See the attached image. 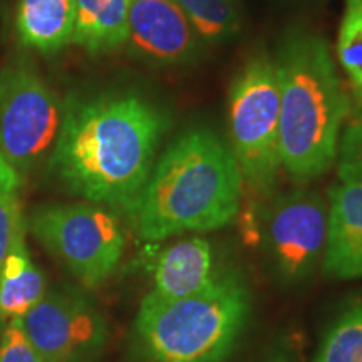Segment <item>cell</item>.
Returning <instances> with one entry per match:
<instances>
[{
	"instance_id": "cell-1",
	"label": "cell",
	"mask_w": 362,
	"mask_h": 362,
	"mask_svg": "<svg viewBox=\"0 0 362 362\" xmlns=\"http://www.w3.org/2000/svg\"><path fill=\"white\" fill-rule=\"evenodd\" d=\"M170 116L134 93L74 96L49 171L76 197L129 215L151 175Z\"/></svg>"
},
{
	"instance_id": "cell-2",
	"label": "cell",
	"mask_w": 362,
	"mask_h": 362,
	"mask_svg": "<svg viewBox=\"0 0 362 362\" xmlns=\"http://www.w3.org/2000/svg\"><path fill=\"white\" fill-rule=\"evenodd\" d=\"M243 188L228 144L210 128H193L156 158L128 216L138 237L151 243L214 232L237 218Z\"/></svg>"
},
{
	"instance_id": "cell-3",
	"label": "cell",
	"mask_w": 362,
	"mask_h": 362,
	"mask_svg": "<svg viewBox=\"0 0 362 362\" xmlns=\"http://www.w3.org/2000/svg\"><path fill=\"white\" fill-rule=\"evenodd\" d=\"M280 90V165L304 187L336 165L352 99L327 40L292 30L275 56Z\"/></svg>"
},
{
	"instance_id": "cell-4",
	"label": "cell",
	"mask_w": 362,
	"mask_h": 362,
	"mask_svg": "<svg viewBox=\"0 0 362 362\" xmlns=\"http://www.w3.org/2000/svg\"><path fill=\"white\" fill-rule=\"evenodd\" d=\"M252 297L235 272H218L214 284L183 298L149 292L134 320L146 362H225L245 332Z\"/></svg>"
},
{
	"instance_id": "cell-5",
	"label": "cell",
	"mask_w": 362,
	"mask_h": 362,
	"mask_svg": "<svg viewBox=\"0 0 362 362\" xmlns=\"http://www.w3.org/2000/svg\"><path fill=\"white\" fill-rule=\"evenodd\" d=\"M230 149L243 185L267 197L280 165V90L275 57L257 52L240 67L226 103Z\"/></svg>"
},
{
	"instance_id": "cell-6",
	"label": "cell",
	"mask_w": 362,
	"mask_h": 362,
	"mask_svg": "<svg viewBox=\"0 0 362 362\" xmlns=\"http://www.w3.org/2000/svg\"><path fill=\"white\" fill-rule=\"evenodd\" d=\"M29 228L40 245L89 288L115 274L124 252L119 218L96 203L40 206L30 215Z\"/></svg>"
},
{
	"instance_id": "cell-7",
	"label": "cell",
	"mask_w": 362,
	"mask_h": 362,
	"mask_svg": "<svg viewBox=\"0 0 362 362\" xmlns=\"http://www.w3.org/2000/svg\"><path fill=\"white\" fill-rule=\"evenodd\" d=\"M64 115V103L27 61L0 71V158L24 185L49 161Z\"/></svg>"
},
{
	"instance_id": "cell-8",
	"label": "cell",
	"mask_w": 362,
	"mask_h": 362,
	"mask_svg": "<svg viewBox=\"0 0 362 362\" xmlns=\"http://www.w3.org/2000/svg\"><path fill=\"white\" fill-rule=\"evenodd\" d=\"M329 205L317 192L297 188L280 194L265 216V242L285 282H300L322 264Z\"/></svg>"
},
{
	"instance_id": "cell-9",
	"label": "cell",
	"mask_w": 362,
	"mask_h": 362,
	"mask_svg": "<svg viewBox=\"0 0 362 362\" xmlns=\"http://www.w3.org/2000/svg\"><path fill=\"white\" fill-rule=\"evenodd\" d=\"M22 327L44 362H74L94 356L110 330L96 307L76 291H45Z\"/></svg>"
},
{
	"instance_id": "cell-10",
	"label": "cell",
	"mask_w": 362,
	"mask_h": 362,
	"mask_svg": "<svg viewBox=\"0 0 362 362\" xmlns=\"http://www.w3.org/2000/svg\"><path fill=\"white\" fill-rule=\"evenodd\" d=\"M124 45L133 57L160 67L192 64L203 49L175 0H133Z\"/></svg>"
},
{
	"instance_id": "cell-11",
	"label": "cell",
	"mask_w": 362,
	"mask_h": 362,
	"mask_svg": "<svg viewBox=\"0 0 362 362\" xmlns=\"http://www.w3.org/2000/svg\"><path fill=\"white\" fill-rule=\"evenodd\" d=\"M329 232L322 257L327 279H362V181H342L329 189Z\"/></svg>"
},
{
	"instance_id": "cell-12",
	"label": "cell",
	"mask_w": 362,
	"mask_h": 362,
	"mask_svg": "<svg viewBox=\"0 0 362 362\" xmlns=\"http://www.w3.org/2000/svg\"><path fill=\"white\" fill-rule=\"evenodd\" d=\"M216 275L214 248L197 235L160 252L153 267L155 287L151 293L160 298L189 297L214 284Z\"/></svg>"
},
{
	"instance_id": "cell-13",
	"label": "cell",
	"mask_w": 362,
	"mask_h": 362,
	"mask_svg": "<svg viewBox=\"0 0 362 362\" xmlns=\"http://www.w3.org/2000/svg\"><path fill=\"white\" fill-rule=\"evenodd\" d=\"M76 0H19L16 33L19 42L44 56H54L72 44Z\"/></svg>"
},
{
	"instance_id": "cell-14",
	"label": "cell",
	"mask_w": 362,
	"mask_h": 362,
	"mask_svg": "<svg viewBox=\"0 0 362 362\" xmlns=\"http://www.w3.org/2000/svg\"><path fill=\"white\" fill-rule=\"evenodd\" d=\"M133 0H76L72 44L90 56L110 54L123 47Z\"/></svg>"
},
{
	"instance_id": "cell-15",
	"label": "cell",
	"mask_w": 362,
	"mask_h": 362,
	"mask_svg": "<svg viewBox=\"0 0 362 362\" xmlns=\"http://www.w3.org/2000/svg\"><path fill=\"white\" fill-rule=\"evenodd\" d=\"M314 362H362V296L347 302L330 322Z\"/></svg>"
},
{
	"instance_id": "cell-16",
	"label": "cell",
	"mask_w": 362,
	"mask_h": 362,
	"mask_svg": "<svg viewBox=\"0 0 362 362\" xmlns=\"http://www.w3.org/2000/svg\"><path fill=\"white\" fill-rule=\"evenodd\" d=\"M175 4L203 44H225L238 34L240 12L235 0H175Z\"/></svg>"
},
{
	"instance_id": "cell-17",
	"label": "cell",
	"mask_w": 362,
	"mask_h": 362,
	"mask_svg": "<svg viewBox=\"0 0 362 362\" xmlns=\"http://www.w3.org/2000/svg\"><path fill=\"white\" fill-rule=\"evenodd\" d=\"M336 59L351 90L362 101V0H344Z\"/></svg>"
},
{
	"instance_id": "cell-18",
	"label": "cell",
	"mask_w": 362,
	"mask_h": 362,
	"mask_svg": "<svg viewBox=\"0 0 362 362\" xmlns=\"http://www.w3.org/2000/svg\"><path fill=\"white\" fill-rule=\"evenodd\" d=\"M22 183L0 158V270L13 248L25 242L27 221L21 205Z\"/></svg>"
},
{
	"instance_id": "cell-19",
	"label": "cell",
	"mask_w": 362,
	"mask_h": 362,
	"mask_svg": "<svg viewBox=\"0 0 362 362\" xmlns=\"http://www.w3.org/2000/svg\"><path fill=\"white\" fill-rule=\"evenodd\" d=\"M45 293V277L33 262L21 275L0 279V320L21 319Z\"/></svg>"
},
{
	"instance_id": "cell-20",
	"label": "cell",
	"mask_w": 362,
	"mask_h": 362,
	"mask_svg": "<svg viewBox=\"0 0 362 362\" xmlns=\"http://www.w3.org/2000/svg\"><path fill=\"white\" fill-rule=\"evenodd\" d=\"M337 175L342 181H362V101L352 107L337 149Z\"/></svg>"
},
{
	"instance_id": "cell-21",
	"label": "cell",
	"mask_w": 362,
	"mask_h": 362,
	"mask_svg": "<svg viewBox=\"0 0 362 362\" xmlns=\"http://www.w3.org/2000/svg\"><path fill=\"white\" fill-rule=\"evenodd\" d=\"M0 339V362H44L27 337L21 319L7 320Z\"/></svg>"
},
{
	"instance_id": "cell-22",
	"label": "cell",
	"mask_w": 362,
	"mask_h": 362,
	"mask_svg": "<svg viewBox=\"0 0 362 362\" xmlns=\"http://www.w3.org/2000/svg\"><path fill=\"white\" fill-rule=\"evenodd\" d=\"M267 362H292V359L285 352H277V354L272 356Z\"/></svg>"
},
{
	"instance_id": "cell-23",
	"label": "cell",
	"mask_w": 362,
	"mask_h": 362,
	"mask_svg": "<svg viewBox=\"0 0 362 362\" xmlns=\"http://www.w3.org/2000/svg\"><path fill=\"white\" fill-rule=\"evenodd\" d=\"M74 362H89V359H84V361H74Z\"/></svg>"
}]
</instances>
